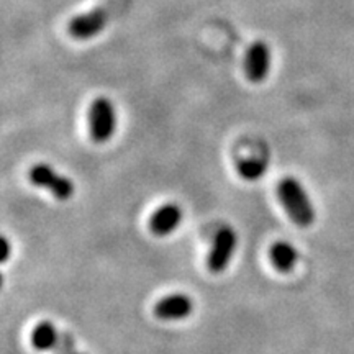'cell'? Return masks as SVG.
Here are the masks:
<instances>
[{"label": "cell", "instance_id": "obj_5", "mask_svg": "<svg viewBox=\"0 0 354 354\" xmlns=\"http://www.w3.org/2000/svg\"><path fill=\"white\" fill-rule=\"evenodd\" d=\"M271 48L264 41H254L248 48L245 57V73L248 81L253 84L264 82L271 71Z\"/></svg>", "mask_w": 354, "mask_h": 354}, {"label": "cell", "instance_id": "obj_1", "mask_svg": "<svg viewBox=\"0 0 354 354\" xmlns=\"http://www.w3.org/2000/svg\"><path fill=\"white\" fill-rule=\"evenodd\" d=\"M277 196L282 205L297 227L307 228L315 220V210L307 190L295 177H284L277 185Z\"/></svg>", "mask_w": 354, "mask_h": 354}, {"label": "cell", "instance_id": "obj_10", "mask_svg": "<svg viewBox=\"0 0 354 354\" xmlns=\"http://www.w3.org/2000/svg\"><path fill=\"white\" fill-rule=\"evenodd\" d=\"M59 343L56 326L51 322H39L32 331V344L38 351H50Z\"/></svg>", "mask_w": 354, "mask_h": 354}, {"label": "cell", "instance_id": "obj_12", "mask_svg": "<svg viewBox=\"0 0 354 354\" xmlns=\"http://www.w3.org/2000/svg\"><path fill=\"white\" fill-rule=\"evenodd\" d=\"M10 254H12L10 243H8L7 238L0 236V264L6 263V261L10 258Z\"/></svg>", "mask_w": 354, "mask_h": 354}, {"label": "cell", "instance_id": "obj_6", "mask_svg": "<svg viewBox=\"0 0 354 354\" xmlns=\"http://www.w3.org/2000/svg\"><path fill=\"white\" fill-rule=\"evenodd\" d=\"M109 21V12L105 8H95L84 15H77L71 20L69 33L71 37L86 41L99 35Z\"/></svg>", "mask_w": 354, "mask_h": 354}, {"label": "cell", "instance_id": "obj_14", "mask_svg": "<svg viewBox=\"0 0 354 354\" xmlns=\"http://www.w3.org/2000/svg\"><path fill=\"white\" fill-rule=\"evenodd\" d=\"M76 354H82V353H76Z\"/></svg>", "mask_w": 354, "mask_h": 354}, {"label": "cell", "instance_id": "obj_11", "mask_svg": "<svg viewBox=\"0 0 354 354\" xmlns=\"http://www.w3.org/2000/svg\"><path fill=\"white\" fill-rule=\"evenodd\" d=\"M266 169H268V162L263 158L245 159V161H240V165H238V172L246 180L261 179L266 174Z\"/></svg>", "mask_w": 354, "mask_h": 354}, {"label": "cell", "instance_id": "obj_3", "mask_svg": "<svg viewBox=\"0 0 354 354\" xmlns=\"http://www.w3.org/2000/svg\"><path fill=\"white\" fill-rule=\"evenodd\" d=\"M30 180L37 187H43L55 196L57 201H69L74 194V183L69 177L57 174L51 166L38 162L28 172Z\"/></svg>", "mask_w": 354, "mask_h": 354}, {"label": "cell", "instance_id": "obj_9", "mask_svg": "<svg viewBox=\"0 0 354 354\" xmlns=\"http://www.w3.org/2000/svg\"><path fill=\"white\" fill-rule=\"evenodd\" d=\"M269 258H271V263L277 271L289 272L294 269V266L297 264L299 253L290 243L276 241L271 246V250H269Z\"/></svg>", "mask_w": 354, "mask_h": 354}, {"label": "cell", "instance_id": "obj_2", "mask_svg": "<svg viewBox=\"0 0 354 354\" xmlns=\"http://www.w3.org/2000/svg\"><path fill=\"white\" fill-rule=\"evenodd\" d=\"M88 133L95 143H105L117 130V112L112 100L107 97H97L87 112Z\"/></svg>", "mask_w": 354, "mask_h": 354}, {"label": "cell", "instance_id": "obj_13", "mask_svg": "<svg viewBox=\"0 0 354 354\" xmlns=\"http://www.w3.org/2000/svg\"><path fill=\"white\" fill-rule=\"evenodd\" d=\"M2 286H3V277H2V274H0V289H2Z\"/></svg>", "mask_w": 354, "mask_h": 354}, {"label": "cell", "instance_id": "obj_7", "mask_svg": "<svg viewBox=\"0 0 354 354\" xmlns=\"http://www.w3.org/2000/svg\"><path fill=\"white\" fill-rule=\"evenodd\" d=\"M194 310V302L185 294H171L158 300L154 305V315L161 320H184Z\"/></svg>", "mask_w": 354, "mask_h": 354}, {"label": "cell", "instance_id": "obj_8", "mask_svg": "<svg viewBox=\"0 0 354 354\" xmlns=\"http://www.w3.org/2000/svg\"><path fill=\"white\" fill-rule=\"evenodd\" d=\"M183 221V210L176 203H165L149 218V228L156 236H167L179 228Z\"/></svg>", "mask_w": 354, "mask_h": 354}, {"label": "cell", "instance_id": "obj_4", "mask_svg": "<svg viewBox=\"0 0 354 354\" xmlns=\"http://www.w3.org/2000/svg\"><path fill=\"white\" fill-rule=\"evenodd\" d=\"M236 245L238 236L232 227H223L218 230V233L214 238V243H212L209 258H207V266H209L212 272H223L228 268L234 250H236Z\"/></svg>", "mask_w": 354, "mask_h": 354}]
</instances>
